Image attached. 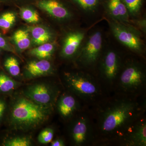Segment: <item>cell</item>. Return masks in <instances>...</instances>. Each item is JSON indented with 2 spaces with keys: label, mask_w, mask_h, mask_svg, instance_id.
I'll list each match as a JSON object with an SVG mask.
<instances>
[{
  "label": "cell",
  "mask_w": 146,
  "mask_h": 146,
  "mask_svg": "<svg viewBox=\"0 0 146 146\" xmlns=\"http://www.w3.org/2000/svg\"><path fill=\"white\" fill-rule=\"evenodd\" d=\"M102 9L108 19L131 25L128 10L123 0H102Z\"/></svg>",
  "instance_id": "11"
},
{
  "label": "cell",
  "mask_w": 146,
  "mask_h": 146,
  "mask_svg": "<svg viewBox=\"0 0 146 146\" xmlns=\"http://www.w3.org/2000/svg\"><path fill=\"white\" fill-rule=\"evenodd\" d=\"M4 66L9 72L13 76H17L21 72L19 62L16 58L10 56L6 59Z\"/></svg>",
  "instance_id": "24"
},
{
  "label": "cell",
  "mask_w": 146,
  "mask_h": 146,
  "mask_svg": "<svg viewBox=\"0 0 146 146\" xmlns=\"http://www.w3.org/2000/svg\"><path fill=\"white\" fill-rule=\"evenodd\" d=\"M123 143L125 145H146V122L145 119H138L123 133Z\"/></svg>",
  "instance_id": "12"
},
{
  "label": "cell",
  "mask_w": 146,
  "mask_h": 146,
  "mask_svg": "<svg viewBox=\"0 0 146 146\" xmlns=\"http://www.w3.org/2000/svg\"><path fill=\"white\" fill-rule=\"evenodd\" d=\"M16 16L13 12H7L0 16V29L4 32L8 31L16 21Z\"/></svg>",
  "instance_id": "22"
},
{
  "label": "cell",
  "mask_w": 146,
  "mask_h": 146,
  "mask_svg": "<svg viewBox=\"0 0 146 146\" xmlns=\"http://www.w3.org/2000/svg\"><path fill=\"white\" fill-rule=\"evenodd\" d=\"M32 4L60 22L69 21L73 17L72 5L68 0H35Z\"/></svg>",
  "instance_id": "7"
},
{
  "label": "cell",
  "mask_w": 146,
  "mask_h": 146,
  "mask_svg": "<svg viewBox=\"0 0 146 146\" xmlns=\"http://www.w3.org/2000/svg\"><path fill=\"white\" fill-rule=\"evenodd\" d=\"M39 46L33 48L29 53L39 59H46L51 57L55 50V45L48 42L39 45Z\"/></svg>",
  "instance_id": "18"
},
{
  "label": "cell",
  "mask_w": 146,
  "mask_h": 146,
  "mask_svg": "<svg viewBox=\"0 0 146 146\" xmlns=\"http://www.w3.org/2000/svg\"><path fill=\"white\" fill-rule=\"evenodd\" d=\"M119 76L120 87L126 93L138 92L145 84V68L141 63L134 60H129L122 65Z\"/></svg>",
  "instance_id": "5"
},
{
  "label": "cell",
  "mask_w": 146,
  "mask_h": 146,
  "mask_svg": "<svg viewBox=\"0 0 146 146\" xmlns=\"http://www.w3.org/2000/svg\"><path fill=\"white\" fill-rule=\"evenodd\" d=\"M131 24L136 27L142 34L146 33V18L144 16L143 17L131 19Z\"/></svg>",
  "instance_id": "27"
},
{
  "label": "cell",
  "mask_w": 146,
  "mask_h": 146,
  "mask_svg": "<svg viewBox=\"0 0 146 146\" xmlns=\"http://www.w3.org/2000/svg\"><path fill=\"white\" fill-rule=\"evenodd\" d=\"M82 13L92 14L102 9V0H68Z\"/></svg>",
  "instance_id": "16"
},
{
  "label": "cell",
  "mask_w": 146,
  "mask_h": 146,
  "mask_svg": "<svg viewBox=\"0 0 146 146\" xmlns=\"http://www.w3.org/2000/svg\"><path fill=\"white\" fill-rule=\"evenodd\" d=\"M6 108L5 103L3 102L0 100V119L2 117Z\"/></svg>",
  "instance_id": "31"
},
{
  "label": "cell",
  "mask_w": 146,
  "mask_h": 146,
  "mask_svg": "<svg viewBox=\"0 0 146 146\" xmlns=\"http://www.w3.org/2000/svg\"><path fill=\"white\" fill-rule=\"evenodd\" d=\"M1 1H0V5H1Z\"/></svg>",
  "instance_id": "32"
},
{
  "label": "cell",
  "mask_w": 146,
  "mask_h": 146,
  "mask_svg": "<svg viewBox=\"0 0 146 146\" xmlns=\"http://www.w3.org/2000/svg\"><path fill=\"white\" fill-rule=\"evenodd\" d=\"M25 69L27 76L29 78L47 75L54 72L51 63L46 59L31 61L27 64Z\"/></svg>",
  "instance_id": "14"
},
{
  "label": "cell",
  "mask_w": 146,
  "mask_h": 146,
  "mask_svg": "<svg viewBox=\"0 0 146 146\" xmlns=\"http://www.w3.org/2000/svg\"><path fill=\"white\" fill-rule=\"evenodd\" d=\"M18 83L5 74H0V91L7 93L17 87Z\"/></svg>",
  "instance_id": "23"
},
{
  "label": "cell",
  "mask_w": 146,
  "mask_h": 146,
  "mask_svg": "<svg viewBox=\"0 0 146 146\" xmlns=\"http://www.w3.org/2000/svg\"><path fill=\"white\" fill-rule=\"evenodd\" d=\"M143 109L138 102L131 100L113 102L100 112V130L104 135H119L121 133L122 135L127 128L140 119Z\"/></svg>",
  "instance_id": "1"
},
{
  "label": "cell",
  "mask_w": 146,
  "mask_h": 146,
  "mask_svg": "<svg viewBox=\"0 0 146 146\" xmlns=\"http://www.w3.org/2000/svg\"><path fill=\"white\" fill-rule=\"evenodd\" d=\"M26 97L38 104L52 106L56 98L57 91L44 84H36L27 88Z\"/></svg>",
  "instance_id": "10"
},
{
  "label": "cell",
  "mask_w": 146,
  "mask_h": 146,
  "mask_svg": "<svg viewBox=\"0 0 146 146\" xmlns=\"http://www.w3.org/2000/svg\"><path fill=\"white\" fill-rule=\"evenodd\" d=\"M0 52H1V49H0Z\"/></svg>",
  "instance_id": "33"
},
{
  "label": "cell",
  "mask_w": 146,
  "mask_h": 146,
  "mask_svg": "<svg viewBox=\"0 0 146 146\" xmlns=\"http://www.w3.org/2000/svg\"><path fill=\"white\" fill-rule=\"evenodd\" d=\"M87 34L85 29H78L70 32L63 39L60 54L63 58L76 57Z\"/></svg>",
  "instance_id": "9"
},
{
  "label": "cell",
  "mask_w": 146,
  "mask_h": 146,
  "mask_svg": "<svg viewBox=\"0 0 146 146\" xmlns=\"http://www.w3.org/2000/svg\"><path fill=\"white\" fill-rule=\"evenodd\" d=\"M35 0H0L1 3H7L13 4L32 3Z\"/></svg>",
  "instance_id": "28"
},
{
  "label": "cell",
  "mask_w": 146,
  "mask_h": 146,
  "mask_svg": "<svg viewBox=\"0 0 146 146\" xmlns=\"http://www.w3.org/2000/svg\"><path fill=\"white\" fill-rule=\"evenodd\" d=\"M110 31L115 39L128 49L136 54L145 53V45L142 33L131 25L121 23L106 19Z\"/></svg>",
  "instance_id": "3"
},
{
  "label": "cell",
  "mask_w": 146,
  "mask_h": 146,
  "mask_svg": "<svg viewBox=\"0 0 146 146\" xmlns=\"http://www.w3.org/2000/svg\"><path fill=\"white\" fill-rule=\"evenodd\" d=\"M12 38L15 44L21 50L27 49L31 44L29 33L25 30H18L15 32Z\"/></svg>",
  "instance_id": "19"
},
{
  "label": "cell",
  "mask_w": 146,
  "mask_h": 146,
  "mask_svg": "<svg viewBox=\"0 0 146 146\" xmlns=\"http://www.w3.org/2000/svg\"><path fill=\"white\" fill-rule=\"evenodd\" d=\"M7 146H29L31 141L29 138L26 137H17L7 140L4 144Z\"/></svg>",
  "instance_id": "25"
},
{
  "label": "cell",
  "mask_w": 146,
  "mask_h": 146,
  "mask_svg": "<svg viewBox=\"0 0 146 146\" xmlns=\"http://www.w3.org/2000/svg\"><path fill=\"white\" fill-rule=\"evenodd\" d=\"M51 145L52 146H65V143L63 140L58 139L52 142Z\"/></svg>",
  "instance_id": "30"
},
{
  "label": "cell",
  "mask_w": 146,
  "mask_h": 146,
  "mask_svg": "<svg viewBox=\"0 0 146 146\" xmlns=\"http://www.w3.org/2000/svg\"><path fill=\"white\" fill-rule=\"evenodd\" d=\"M78 108L77 101L74 97L70 95L66 94L62 96L58 103V110L63 118L70 117Z\"/></svg>",
  "instance_id": "15"
},
{
  "label": "cell",
  "mask_w": 146,
  "mask_h": 146,
  "mask_svg": "<svg viewBox=\"0 0 146 146\" xmlns=\"http://www.w3.org/2000/svg\"><path fill=\"white\" fill-rule=\"evenodd\" d=\"M102 77L111 83L118 78L121 69V59L119 53L112 49L103 52L99 61Z\"/></svg>",
  "instance_id": "8"
},
{
  "label": "cell",
  "mask_w": 146,
  "mask_h": 146,
  "mask_svg": "<svg viewBox=\"0 0 146 146\" xmlns=\"http://www.w3.org/2000/svg\"><path fill=\"white\" fill-rule=\"evenodd\" d=\"M51 109V106L38 104L26 97L18 98L12 106L11 123L16 130L34 129L48 121Z\"/></svg>",
  "instance_id": "2"
},
{
  "label": "cell",
  "mask_w": 146,
  "mask_h": 146,
  "mask_svg": "<svg viewBox=\"0 0 146 146\" xmlns=\"http://www.w3.org/2000/svg\"><path fill=\"white\" fill-rule=\"evenodd\" d=\"M128 10L131 19L140 17L145 0H123Z\"/></svg>",
  "instance_id": "21"
},
{
  "label": "cell",
  "mask_w": 146,
  "mask_h": 146,
  "mask_svg": "<svg viewBox=\"0 0 146 146\" xmlns=\"http://www.w3.org/2000/svg\"><path fill=\"white\" fill-rule=\"evenodd\" d=\"M21 18L29 23H36L40 20L38 12L29 5H23L20 7Z\"/></svg>",
  "instance_id": "20"
},
{
  "label": "cell",
  "mask_w": 146,
  "mask_h": 146,
  "mask_svg": "<svg viewBox=\"0 0 146 146\" xmlns=\"http://www.w3.org/2000/svg\"><path fill=\"white\" fill-rule=\"evenodd\" d=\"M0 48L13 52V50L8 45L5 39L0 34Z\"/></svg>",
  "instance_id": "29"
},
{
  "label": "cell",
  "mask_w": 146,
  "mask_h": 146,
  "mask_svg": "<svg viewBox=\"0 0 146 146\" xmlns=\"http://www.w3.org/2000/svg\"><path fill=\"white\" fill-rule=\"evenodd\" d=\"M65 80L71 91L82 99L92 100L99 95L98 84L92 77L85 73H66Z\"/></svg>",
  "instance_id": "6"
},
{
  "label": "cell",
  "mask_w": 146,
  "mask_h": 146,
  "mask_svg": "<svg viewBox=\"0 0 146 146\" xmlns=\"http://www.w3.org/2000/svg\"><path fill=\"white\" fill-rule=\"evenodd\" d=\"M91 127L89 119L85 115L79 117L74 123L71 136L76 145H83L89 141L91 138Z\"/></svg>",
  "instance_id": "13"
},
{
  "label": "cell",
  "mask_w": 146,
  "mask_h": 146,
  "mask_svg": "<svg viewBox=\"0 0 146 146\" xmlns=\"http://www.w3.org/2000/svg\"><path fill=\"white\" fill-rule=\"evenodd\" d=\"M104 48L103 33L100 30L87 34L76 56L78 63L82 67L89 68L99 61Z\"/></svg>",
  "instance_id": "4"
},
{
  "label": "cell",
  "mask_w": 146,
  "mask_h": 146,
  "mask_svg": "<svg viewBox=\"0 0 146 146\" xmlns=\"http://www.w3.org/2000/svg\"><path fill=\"white\" fill-rule=\"evenodd\" d=\"M33 41L35 44L40 45L49 42L53 37L52 33L44 27L36 26L31 29Z\"/></svg>",
  "instance_id": "17"
},
{
  "label": "cell",
  "mask_w": 146,
  "mask_h": 146,
  "mask_svg": "<svg viewBox=\"0 0 146 146\" xmlns=\"http://www.w3.org/2000/svg\"><path fill=\"white\" fill-rule=\"evenodd\" d=\"M53 129L47 128L40 132L38 137V141L41 144H46L50 143L54 136Z\"/></svg>",
  "instance_id": "26"
}]
</instances>
